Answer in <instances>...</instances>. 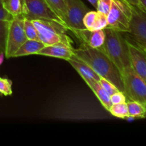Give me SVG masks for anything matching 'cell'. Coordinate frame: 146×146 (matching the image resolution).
Segmentation results:
<instances>
[{
  "label": "cell",
  "instance_id": "6da1fadb",
  "mask_svg": "<svg viewBox=\"0 0 146 146\" xmlns=\"http://www.w3.org/2000/svg\"><path fill=\"white\" fill-rule=\"evenodd\" d=\"M74 54L89 65L101 78L111 81L120 91L124 93L121 72L101 50L92 48L86 43H81L78 48L74 49Z\"/></svg>",
  "mask_w": 146,
  "mask_h": 146
},
{
  "label": "cell",
  "instance_id": "7a4b0ae2",
  "mask_svg": "<svg viewBox=\"0 0 146 146\" xmlns=\"http://www.w3.org/2000/svg\"><path fill=\"white\" fill-rule=\"evenodd\" d=\"M104 30L105 40L98 49L108 56L121 74L126 67L131 66L126 38H124L121 32L108 28Z\"/></svg>",
  "mask_w": 146,
  "mask_h": 146
},
{
  "label": "cell",
  "instance_id": "3957f363",
  "mask_svg": "<svg viewBox=\"0 0 146 146\" xmlns=\"http://www.w3.org/2000/svg\"><path fill=\"white\" fill-rule=\"evenodd\" d=\"M38 33V40L45 46L64 44L72 46V40L67 35L68 29L65 24L51 19L32 20Z\"/></svg>",
  "mask_w": 146,
  "mask_h": 146
},
{
  "label": "cell",
  "instance_id": "277c9868",
  "mask_svg": "<svg viewBox=\"0 0 146 146\" xmlns=\"http://www.w3.org/2000/svg\"><path fill=\"white\" fill-rule=\"evenodd\" d=\"M124 94L128 101H135L146 107V84L135 72L131 66L121 73Z\"/></svg>",
  "mask_w": 146,
  "mask_h": 146
},
{
  "label": "cell",
  "instance_id": "5b68a950",
  "mask_svg": "<svg viewBox=\"0 0 146 146\" xmlns=\"http://www.w3.org/2000/svg\"><path fill=\"white\" fill-rule=\"evenodd\" d=\"M131 11L130 4L124 0H113L111 9L107 14L106 28L121 33L130 31Z\"/></svg>",
  "mask_w": 146,
  "mask_h": 146
},
{
  "label": "cell",
  "instance_id": "8992f818",
  "mask_svg": "<svg viewBox=\"0 0 146 146\" xmlns=\"http://www.w3.org/2000/svg\"><path fill=\"white\" fill-rule=\"evenodd\" d=\"M24 18L21 17H14L9 21L7 41H6L4 55L6 58L14 56L16 51L27 40L24 29Z\"/></svg>",
  "mask_w": 146,
  "mask_h": 146
},
{
  "label": "cell",
  "instance_id": "52a82bcc",
  "mask_svg": "<svg viewBox=\"0 0 146 146\" xmlns=\"http://www.w3.org/2000/svg\"><path fill=\"white\" fill-rule=\"evenodd\" d=\"M129 4L131 17L128 38L143 46L146 44V10L141 5Z\"/></svg>",
  "mask_w": 146,
  "mask_h": 146
},
{
  "label": "cell",
  "instance_id": "ba28073f",
  "mask_svg": "<svg viewBox=\"0 0 146 146\" xmlns=\"http://www.w3.org/2000/svg\"><path fill=\"white\" fill-rule=\"evenodd\" d=\"M66 8L64 23L67 29L71 31L86 29L83 19L89 9L81 0H64Z\"/></svg>",
  "mask_w": 146,
  "mask_h": 146
},
{
  "label": "cell",
  "instance_id": "9c48e42d",
  "mask_svg": "<svg viewBox=\"0 0 146 146\" xmlns=\"http://www.w3.org/2000/svg\"><path fill=\"white\" fill-rule=\"evenodd\" d=\"M23 17L29 20H55L65 24L53 12L44 0H23Z\"/></svg>",
  "mask_w": 146,
  "mask_h": 146
},
{
  "label": "cell",
  "instance_id": "30bf717a",
  "mask_svg": "<svg viewBox=\"0 0 146 146\" xmlns=\"http://www.w3.org/2000/svg\"><path fill=\"white\" fill-rule=\"evenodd\" d=\"M131 66L146 84V51L137 43L127 38Z\"/></svg>",
  "mask_w": 146,
  "mask_h": 146
},
{
  "label": "cell",
  "instance_id": "8fae6325",
  "mask_svg": "<svg viewBox=\"0 0 146 146\" xmlns=\"http://www.w3.org/2000/svg\"><path fill=\"white\" fill-rule=\"evenodd\" d=\"M67 61L75 68L76 71L79 74L81 78L84 80L88 86L96 81L99 82L101 77L94 71V69L89 65L76 56L74 54Z\"/></svg>",
  "mask_w": 146,
  "mask_h": 146
},
{
  "label": "cell",
  "instance_id": "7c38bea8",
  "mask_svg": "<svg viewBox=\"0 0 146 146\" xmlns=\"http://www.w3.org/2000/svg\"><path fill=\"white\" fill-rule=\"evenodd\" d=\"M74 48L73 46H69L60 43L53 45L45 46L37 53L36 55L62 58L68 61L74 55Z\"/></svg>",
  "mask_w": 146,
  "mask_h": 146
},
{
  "label": "cell",
  "instance_id": "4fadbf2b",
  "mask_svg": "<svg viewBox=\"0 0 146 146\" xmlns=\"http://www.w3.org/2000/svg\"><path fill=\"white\" fill-rule=\"evenodd\" d=\"M45 46L39 40L27 39L14 54L13 57L24 56L37 54V53Z\"/></svg>",
  "mask_w": 146,
  "mask_h": 146
},
{
  "label": "cell",
  "instance_id": "5bb4252c",
  "mask_svg": "<svg viewBox=\"0 0 146 146\" xmlns=\"http://www.w3.org/2000/svg\"><path fill=\"white\" fill-rule=\"evenodd\" d=\"M89 88L94 91V93L96 96L97 98H98L103 106L107 111H108L110 107L112 105L111 101V96L106 92V91L101 86V84L98 81H96V82L91 84L89 86Z\"/></svg>",
  "mask_w": 146,
  "mask_h": 146
},
{
  "label": "cell",
  "instance_id": "9a60e30c",
  "mask_svg": "<svg viewBox=\"0 0 146 146\" xmlns=\"http://www.w3.org/2000/svg\"><path fill=\"white\" fill-rule=\"evenodd\" d=\"M128 113L130 116L134 118H146V107L143 104L135 101H128Z\"/></svg>",
  "mask_w": 146,
  "mask_h": 146
},
{
  "label": "cell",
  "instance_id": "2e32d148",
  "mask_svg": "<svg viewBox=\"0 0 146 146\" xmlns=\"http://www.w3.org/2000/svg\"><path fill=\"white\" fill-rule=\"evenodd\" d=\"M53 12L58 16L64 22L66 12V4L64 0H44ZM65 24V23H64Z\"/></svg>",
  "mask_w": 146,
  "mask_h": 146
},
{
  "label": "cell",
  "instance_id": "e0dca14e",
  "mask_svg": "<svg viewBox=\"0 0 146 146\" xmlns=\"http://www.w3.org/2000/svg\"><path fill=\"white\" fill-rule=\"evenodd\" d=\"M104 40H105V32L104 29L91 31L86 44L92 48H99L104 44Z\"/></svg>",
  "mask_w": 146,
  "mask_h": 146
},
{
  "label": "cell",
  "instance_id": "ac0fdd59",
  "mask_svg": "<svg viewBox=\"0 0 146 146\" xmlns=\"http://www.w3.org/2000/svg\"><path fill=\"white\" fill-rule=\"evenodd\" d=\"M4 4L13 17H23V0H4Z\"/></svg>",
  "mask_w": 146,
  "mask_h": 146
},
{
  "label": "cell",
  "instance_id": "d6986e66",
  "mask_svg": "<svg viewBox=\"0 0 146 146\" xmlns=\"http://www.w3.org/2000/svg\"><path fill=\"white\" fill-rule=\"evenodd\" d=\"M108 111L113 116L119 118H123V119H125L126 117L129 115L127 102L118 104H112Z\"/></svg>",
  "mask_w": 146,
  "mask_h": 146
},
{
  "label": "cell",
  "instance_id": "ffe728a7",
  "mask_svg": "<svg viewBox=\"0 0 146 146\" xmlns=\"http://www.w3.org/2000/svg\"><path fill=\"white\" fill-rule=\"evenodd\" d=\"M24 29L27 39L38 40V33L32 20L24 19Z\"/></svg>",
  "mask_w": 146,
  "mask_h": 146
},
{
  "label": "cell",
  "instance_id": "44dd1931",
  "mask_svg": "<svg viewBox=\"0 0 146 146\" xmlns=\"http://www.w3.org/2000/svg\"><path fill=\"white\" fill-rule=\"evenodd\" d=\"M108 25V19L107 15L103 13L97 11V15L96 17L95 21L91 28V31H96V30H103L106 28Z\"/></svg>",
  "mask_w": 146,
  "mask_h": 146
},
{
  "label": "cell",
  "instance_id": "7402d4cb",
  "mask_svg": "<svg viewBox=\"0 0 146 146\" xmlns=\"http://www.w3.org/2000/svg\"><path fill=\"white\" fill-rule=\"evenodd\" d=\"M9 21H0V51L2 53H4L5 51L6 41H7Z\"/></svg>",
  "mask_w": 146,
  "mask_h": 146
},
{
  "label": "cell",
  "instance_id": "603a6c76",
  "mask_svg": "<svg viewBox=\"0 0 146 146\" xmlns=\"http://www.w3.org/2000/svg\"><path fill=\"white\" fill-rule=\"evenodd\" d=\"M12 82L8 78L0 77V95L11 96L12 94Z\"/></svg>",
  "mask_w": 146,
  "mask_h": 146
},
{
  "label": "cell",
  "instance_id": "cb8c5ba5",
  "mask_svg": "<svg viewBox=\"0 0 146 146\" xmlns=\"http://www.w3.org/2000/svg\"><path fill=\"white\" fill-rule=\"evenodd\" d=\"M113 0H98L97 1V11L108 14L111 9Z\"/></svg>",
  "mask_w": 146,
  "mask_h": 146
},
{
  "label": "cell",
  "instance_id": "d4e9b609",
  "mask_svg": "<svg viewBox=\"0 0 146 146\" xmlns=\"http://www.w3.org/2000/svg\"><path fill=\"white\" fill-rule=\"evenodd\" d=\"M99 84H101V86L106 91V92L108 93L110 96L113 95V94H115V92L119 91V90L115 87V85H113L111 81H108V80L106 79V78H100Z\"/></svg>",
  "mask_w": 146,
  "mask_h": 146
},
{
  "label": "cell",
  "instance_id": "484cf974",
  "mask_svg": "<svg viewBox=\"0 0 146 146\" xmlns=\"http://www.w3.org/2000/svg\"><path fill=\"white\" fill-rule=\"evenodd\" d=\"M97 15V11H89L84 16V19H83V22H84V26L87 29L90 30L92 27L93 24H94V21H95L96 17Z\"/></svg>",
  "mask_w": 146,
  "mask_h": 146
},
{
  "label": "cell",
  "instance_id": "4316f807",
  "mask_svg": "<svg viewBox=\"0 0 146 146\" xmlns=\"http://www.w3.org/2000/svg\"><path fill=\"white\" fill-rule=\"evenodd\" d=\"M111 101L112 104H121L127 102V98L123 92L118 91L111 96Z\"/></svg>",
  "mask_w": 146,
  "mask_h": 146
},
{
  "label": "cell",
  "instance_id": "83f0119b",
  "mask_svg": "<svg viewBox=\"0 0 146 146\" xmlns=\"http://www.w3.org/2000/svg\"><path fill=\"white\" fill-rule=\"evenodd\" d=\"M14 18L5 8L4 0H0V21H11Z\"/></svg>",
  "mask_w": 146,
  "mask_h": 146
},
{
  "label": "cell",
  "instance_id": "f1b7e54d",
  "mask_svg": "<svg viewBox=\"0 0 146 146\" xmlns=\"http://www.w3.org/2000/svg\"><path fill=\"white\" fill-rule=\"evenodd\" d=\"M126 2H128V4H133V5H140L139 0H124Z\"/></svg>",
  "mask_w": 146,
  "mask_h": 146
},
{
  "label": "cell",
  "instance_id": "f546056e",
  "mask_svg": "<svg viewBox=\"0 0 146 146\" xmlns=\"http://www.w3.org/2000/svg\"><path fill=\"white\" fill-rule=\"evenodd\" d=\"M140 5L146 10V0H139Z\"/></svg>",
  "mask_w": 146,
  "mask_h": 146
},
{
  "label": "cell",
  "instance_id": "4dcf8cb0",
  "mask_svg": "<svg viewBox=\"0 0 146 146\" xmlns=\"http://www.w3.org/2000/svg\"><path fill=\"white\" fill-rule=\"evenodd\" d=\"M88 1H89L94 7H97V1H98V0H88Z\"/></svg>",
  "mask_w": 146,
  "mask_h": 146
},
{
  "label": "cell",
  "instance_id": "1f68e13d",
  "mask_svg": "<svg viewBox=\"0 0 146 146\" xmlns=\"http://www.w3.org/2000/svg\"><path fill=\"white\" fill-rule=\"evenodd\" d=\"M142 46L143 48L144 49H145L146 51V44H145V45H143V46Z\"/></svg>",
  "mask_w": 146,
  "mask_h": 146
}]
</instances>
